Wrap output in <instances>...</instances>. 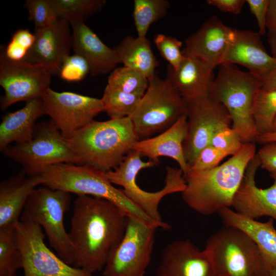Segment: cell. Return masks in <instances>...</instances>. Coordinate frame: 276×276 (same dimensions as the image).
I'll return each instance as SVG.
<instances>
[{
    "mask_svg": "<svg viewBox=\"0 0 276 276\" xmlns=\"http://www.w3.org/2000/svg\"><path fill=\"white\" fill-rule=\"evenodd\" d=\"M127 217L106 199L78 195L68 233L74 248L72 266L92 274L102 271L125 234Z\"/></svg>",
    "mask_w": 276,
    "mask_h": 276,
    "instance_id": "1",
    "label": "cell"
},
{
    "mask_svg": "<svg viewBox=\"0 0 276 276\" xmlns=\"http://www.w3.org/2000/svg\"><path fill=\"white\" fill-rule=\"evenodd\" d=\"M256 142L261 144H266L276 142V131H272L259 135L257 137Z\"/></svg>",
    "mask_w": 276,
    "mask_h": 276,
    "instance_id": "44",
    "label": "cell"
},
{
    "mask_svg": "<svg viewBox=\"0 0 276 276\" xmlns=\"http://www.w3.org/2000/svg\"><path fill=\"white\" fill-rule=\"evenodd\" d=\"M156 226L127 217L125 234L110 254L103 276H145L151 262Z\"/></svg>",
    "mask_w": 276,
    "mask_h": 276,
    "instance_id": "11",
    "label": "cell"
},
{
    "mask_svg": "<svg viewBox=\"0 0 276 276\" xmlns=\"http://www.w3.org/2000/svg\"><path fill=\"white\" fill-rule=\"evenodd\" d=\"M22 258L14 227L0 228V276H17Z\"/></svg>",
    "mask_w": 276,
    "mask_h": 276,
    "instance_id": "30",
    "label": "cell"
},
{
    "mask_svg": "<svg viewBox=\"0 0 276 276\" xmlns=\"http://www.w3.org/2000/svg\"><path fill=\"white\" fill-rule=\"evenodd\" d=\"M252 116L258 136L270 132L276 117V90L261 88L257 94Z\"/></svg>",
    "mask_w": 276,
    "mask_h": 276,
    "instance_id": "32",
    "label": "cell"
},
{
    "mask_svg": "<svg viewBox=\"0 0 276 276\" xmlns=\"http://www.w3.org/2000/svg\"><path fill=\"white\" fill-rule=\"evenodd\" d=\"M272 131H276V117L273 123L272 130L271 132Z\"/></svg>",
    "mask_w": 276,
    "mask_h": 276,
    "instance_id": "48",
    "label": "cell"
},
{
    "mask_svg": "<svg viewBox=\"0 0 276 276\" xmlns=\"http://www.w3.org/2000/svg\"><path fill=\"white\" fill-rule=\"evenodd\" d=\"M34 41V34L28 29H19L13 33L8 44L5 47L2 45V48L9 59L22 61L32 47Z\"/></svg>",
    "mask_w": 276,
    "mask_h": 276,
    "instance_id": "34",
    "label": "cell"
},
{
    "mask_svg": "<svg viewBox=\"0 0 276 276\" xmlns=\"http://www.w3.org/2000/svg\"><path fill=\"white\" fill-rule=\"evenodd\" d=\"M43 115L50 117L66 140L104 110L101 99L49 88L41 98Z\"/></svg>",
    "mask_w": 276,
    "mask_h": 276,
    "instance_id": "14",
    "label": "cell"
},
{
    "mask_svg": "<svg viewBox=\"0 0 276 276\" xmlns=\"http://www.w3.org/2000/svg\"><path fill=\"white\" fill-rule=\"evenodd\" d=\"M219 215L225 226L243 231L254 241L269 267L276 266V229L272 218L266 222H261L229 208L222 209Z\"/></svg>",
    "mask_w": 276,
    "mask_h": 276,
    "instance_id": "25",
    "label": "cell"
},
{
    "mask_svg": "<svg viewBox=\"0 0 276 276\" xmlns=\"http://www.w3.org/2000/svg\"><path fill=\"white\" fill-rule=\"evenodd\" d=\"M246 3L245 0H208L207 3L220 11L234 14H239Z\"/></svg>",
    "mask_w": 276,
    "mask_h": 276,
    "instance_id": "42",
    "label": "cell"
},
{
    "mask_svg": "<svg viewBox=\"0 0 276 276\" xmlns=\"http://www.w3.org/2000/svg\"><path fill=\"white\" fill-rule=\"evenodd\" d=\"M243 143L231 126L219 129L212 136L210 145L222 151L227 156L235 155L241 149Z\"/></svg>",
    "mask_w": 276,
    "mask_h": 276,
    "instance_id": "38",
    "label": "cell"
},
{
    "mask_svg": "<svg viewBox=\"0 0 276 276\" xmlns=\"http://www.w3.org/2000/svg\"><path fill=\"white\" fill-rule=\"evenodd\" d=\"M268 276H276V266H270L269 268Z\"/></svg>",
    "mask_w": 276,
    "mask_h": 276,
    "instance_id": "47",
    "label": "cell"
},
{
    "mask_svg": "<svg viewBox=\"0 0 276 276\" xmlns=\"http://www.w3.org/2000/svg\"><path fill=\"white\" fill-rule=\"evenodd\" d=\"M52 6L58 18L69 22L84 21L89 16L100 11L105 5V0H51Z\"/></svg>",
    "mask_w": 276,
    "mask_h": 276,
    "instance_id": "31",
    "label": "cell"
},
{
    "mask_svg": "<svg viewBox=\"0 0 276 276\" xmlns=\"http://www.w3.org/2000/svg\"><path fill=\"white\" fill-rule=\"evenodd\" d=\"M270 0H246L251 13L255 16L259 27V33L266 32V17Z\"/></svg>",
    "mask_w": 276,
    "mask_h": 276,
    "instance_id": "41",
    "label": "cell"
},
{
    "mask_svg": "<svg viewBox=\"0 0 276 276\" xmlns=\"http://www.w3.org/2000/svg\"><path fill=\"white\" fill-rule=\"evenodd\" d=\"M268 33H276V0H270L266 22Z\"/></svg>",
    "mask_w": 276,
    "mask_h": 276,
    "instance_id": "43",
    "label": "cell"
},
{
    "mask_svg": "<svg viewBox=\"0 0 276 276\" xmlns=\"http://www.w3.org/2000/svg\"><path fill=\"white\" fill-rule=\"evenodd\" d=\"M187 103L183 152L189 167L198 153L210 144L214 133L222 127L232 126V121L226 108L210 95Z\"/></svg>",
    "mask_w": 276,
    "mask_h": 276,
    "instance_id": "15",
    "label": "cell"
},
{
    "mask_svg": "<svg viewBox=\"0 0 276 276\" xmlns=\"http://www.w3.org/2000/svg\"><path fill=\"white\" fill-rule=\"evenodd\" d=\"M1 152L19 164L28 176H40L47 168L58 164L83 165L51 120L37 123L29 141L9 145Z\"/></svg>",
    "mask_w": 276,
    "mask_h": 276,
    "instance_id": "9",
    "label": "cell"
},
{
    "mask_svg": "<svg viewBox=\"0 0 276 276\" xmlns=\"http://www.w3.org/2000/svg\"><path fill=\"white\" fill-rule=\"evenodd\" d=\"M142 97L124 92L107 84L101 99L104 110L110 119H119L129 117Z\"/></svg>",
    "mask_w": 276,
    "mask_h": 276,
    "instance_id": "28",
    "label": "cell"
},
{
    "mask_svg": "<svg viewBox=\"0 0 276 276\" xmlns=\"http://www.w3.org/2000/svg\"><path fill=\"white\" fill-rule=\"evenodd\" d=\"M15 228L24 276H93L67 264L53 252L44 242L45 234L39 225L20 220Z\"/></svg>",
    "mask_w": 276,
    "mask_h": 276,
    "instance_id": "12",
    "label": "cell"
},
{
    "mask_svg": "<svg viewBox=\"0 0 276 276\" xmlns=\"http://www.w3.org/2000/svg\"><path fill=\"white\" fill-rule=\"evenodd\" d=\"M73 30L72 47L75 54L83 57L88 62L93 76L106 75L120 63L114 49L105 45L84 21L70 22Z\"/></svg>",
    "mask_w": 276,
    "mask_h": 276,
    "instance_id": "22",
    "label": "cell"
},
{
    "mask_svg": "<svg viewBox=\"0 0 276 276\" xmlns=\"http://www.w3.org/2000/svg\"><path fill=\"white\" fill-rule=\"evenodd\" d=\"M133 17L140 37H146L150 26L165 17L170 7L166 0H134Z\"/></svg>",
    "mask_w": 276,
    "mask_h": 276,
    "instance_id": "29",
    "label": "cell"
},
{
    "mask_svg": "<svg viewBox=\"0 0 276 276\" xmlns=\"http://www.w3.org/2000/svg\"><path fill=\"white\" fill-rule=\"evenodd\" d=\"M44 186L78 195H88L106 199L122 209L129 217L160 228L125 195L114 187L104 172L87 165L62 163L50 166L41 174Z\"/></svg>",
    "mask_w": 276,
    "mask_h": 276,
    "instance_id": "5",
    "label": "cell"
},
{
    "mask_svg": "<svg viewBox=\"0 0 276 276\" xmlns=\"http://www.w3.org/2000/svg\"><path fill=\"white\" fill-rule=\"evenodd\" d=\"M113 49L123 66L140 72L148 80L156 74L158 62L146 37L127 36Z\"/></svg>",
    "mask_w": 276,
    "mask_h": 276,
    "instance_id": "27",
    "label": "cell"
},
{
    "mask_svg": "<svg viewBox=\"0 0 276 276\" xmlns=\"http://www.w3.org/2000/svg\"><path fill=\"white\" fill-rule=\"evenodd\" d=\"M256 154L255 143H244L240 151L217 167L203 171H189L181 192L183 201L204 215L218 213L230 208L246 169Z\"/></svg>",
    "mask_w": 276,
    "mask_h": 276,
    "instance_id": "2",
    "label": "cell"
},
{
    "mask_svg": "<svg viewBox=\"0 0 276 276\" xmlns=\"http://www.w3.org/2000/svg\"><path fill=\"white\" fill-rule=\"evenodd\" d=\"M139 140L130 117L94 120L67 140L83 165L104 173L116 169Z\"/></svg>",
    "mask_w": 276,
    "mask_h": 276,
    "instance_id": "3",
    "label": "cell"
},
{
    "mask_svg": "<svg viewBox=\"0 0 276 276\" xmlns=\"http://www.w3.org/2000/svg\"><path fill=\"white\" fill-rule=\"evenodd\" d=\"M226 156L224 153L210 144L198 153L188 171H203L213 169L219 166Z\"/></svg>",
    "mask_w": 276,
    "mask_h": 276,
    "instance_id": "39",
    "label": "cell"
},
{
    "mask_svg": "<svg viewBox=\"0 0 276 276\" xmlns=\"http://www.w3.org/2000/svg\"><path fill=\"white\" fill-rule=\"evenodd\" d=\"M70 25L68 21L58 18L47 27L35 29L34 44L24 60L59 76L72 47Z\"/></svg>",
    "mask_w": 276,
    "mask_h": 276,
    "instance_id": "16",
    "label": "cell"
},
{
    "mask_svg": "<svg viewBox=\"0 0 276 276\" xmlns=\"http://www.w3.org/2000/svg\"><path fill=\"white\" fill-rule=\"evenodd\" d=\"M108 84L124 92L143 96L148 87L149 80L140 72L123 66L111 72Z\"/></svg>",
    "mask_w": 276,
    "mask_h": 276,
    "instance_id": "33",
    "label": "cell"
},
{
    "mask_svg": "<svg viewBox=\"0 0 276 276\" xmlns=\"http://www.w3.org/2000/svg\"><path fill=\"white\" fill-rule=\"evenodd\" d=\"M24 7L28 10L29 20L34 23L35 29L47 27L58 18L51 0H27Z\"/></svg>",
    "mask_w": 276,
    "mask_h": 276,
    "instance_id": "35",
    "label": "cell"
},
{
    "mask_svg": "<svg viewBox=\"0 0 276 276\" xmlns=\"http://www.w3.org/2000/svg\"><path fill=\"white\" fill-rule=\"evenodd\" d=\"M70 194L45 186L36 189L26 203L20 220L39 225L57 255L72 265L74 248L64 223V215L71 205Z\"/></svg>",
    "mask_w": 276,
    "mask_h": 276,
    "instance_id": "10",
    "label": "cell"
},
{
    "mask_svg": "<svg viewBox=\"0 0 276 276\" xmlns=\"http://www.w3.org/2000/svg\"><path fill=\"white\" fill-rule=\"evenodd\" d=\"M153 42L161 56L169 63V65L174 70H177L184 59V55L180 50L182 42L163 34H156Z\"/></svg>",
    "mask_w": 276,
    "mask_h": 276,
    "instance_id": "36",
    "label": "cell"
},
{
    "mask_svg": "<svg viewBox=\"0 0 276 276\" xmlns=\"http://www.w3.org/2000/svg\"><path fill=\"white\" fill-rule=\"evenodd\" d=\"M260 163V167L276 174V142L264 144L256 153Z\"/></svg>",
    "mask_w": 276,
    "mask_h": 276,
    "instance_id": "40",
    "label": "cell"
},
{
    "mask_svg": "<svg viewBox=\"0 0 276 276\" xmlns=\"http://www.w3.org/2000/svg\"><path fill=\"white\" fill-rule=\"evenodd\" d=\"M258 32L235 30L223 63L245 66L264 82L276 68V58L265 48Z\"/></svg>",
    "mask_w": 276,
    "mask_h": 276,
    "instance_id": "19",
    "label": "cell"
},
{
    "mask_svg": "<svg viewBox=\"0 0 276 276\" xmlns=\"http://www.w3.org/2000/svg\"><path fill=\"white\" fill-rule=\"evenodd\" d=\"M204 250L216 276H268L269 266L259 247L237 228L225 226L212 234Z\"/></svg>",
    "mask_w": 276,
    "mask_h": 276,
    "instance_id": "6",
    "label": "cell"
},
{
    "mask_svg": "<svg viewBox=\"0 0 276 276\" xmlns=\"http://www.w3.org/2000/svg\"><path fill=\"white\" fill-rule=\"evenodd\" d=\"M43 115L41 98L26 102L24 107L2 118L0 124V150L12 143L19 144L29 141L33 137L36 121Z\"/></svg>",
    "mask_w": 276,
    "mask_h": 276,
    "instance_id": "26",
    "label": "cell"
},
{
    "mask_svg": "<svg viewBox=\"0 0 276 276\" xmlns=\"http://www.w3.org/2000/svg\"><path fill=\"white\" fill-rule=\"evenodd\" d=\"M40 176H28L21 169L0 183V228L14 227L31 193L42 185Z\"/></svg>",
    "mask_w": 276,
    "mask_h": 276,
    "instance_id": "23",
    "label": "cell"
},
{
    "mask_svg": "<svg viewBox=\"0 0 276 276\" xmlns=\"http://www.w3.org/2000/svg\"><path fill=\"white\" fill-rule=\"evenodd\" d=\"M210 90V96L222 104L232 119V127L243 143H256L258 134L252 110L255 97L263 81L249 72L235 65L222 63Z\"/></svg>",
    "mask_w": 276,
    "mask_h": 276,
    "instance_id": "4",
    "label": "cell"
},
{
    "mask_svg": "<svg viewBox=\"0 0 276 276\" xmlns=\"http://www.w3.org/2000/svg\"><path fill=\"white\" fill-rule=\"evenodd\" d=\"M142 157L139 152L132 150L116 169L104 173L105 176L112 184L123 187L122 190L128 198L159 224L161 228L169 229L171 227L162 220L158 206L166 196L174 193H181L185 189L186 182L183 171L180 168L167 167L164 187L156 192H147L137 185L136 176L141 170L157 165L150 160L143 161Z\"/></svg>",
    "mask_w": 276,
    "mask_h": 276,
    "instance_id": "7",
    "label": "cell"
},
{
    "mask_svg": "<svg viewBox=\"0 0 276 276\" xmlns=\"http://www.w3.org/2000/svg\"><path fill=\"white\" fill-rule=\"evenodd\" d=\"M234 32L235 29L226 26L217 16H211L186 39L182 52L199 58L214 70L223 63Z\"/></svg>",
    "mask_w": 276,
    "mask_h": 276,
    "instance_id": "18",
    "label": "cell"
},
{
    "mask_svg": "<svg viewBox=\"0 0 276 276\" xmlns=\"http://www.w3.org/2000/svg\"><path fill=\"white\" fill-rule=\"evenodd\" d=\"M262 88L266 90H276V68L264 82Z\"/></svg>",
    "mask_w": 276,
    "mask_h": 276,
    "instance_id": "45",
    "label": "cell"
},
{
    "mask_svg": "<svg viewBox=\"0 0 276 276\" xmlns=\"http://www.w3.org/2000/svg\"><path fill=\"white\" fill-rule=\"evenodd\" d=\"M52 75L42 66L9 59L1 47L0 85L5 91L1 99V109L16 102L41 98L50 88Z\"/></svg>",
    "mask_w": 276,
    "mask_h": 276,
    "instance_id": "13",
    "label": "cell"
},
{
    "mask_svg": "<svg viewBox=\"0 0 276 276\" xmlns=\"http://www.w3.org/2000/svg\"><path fill=\"white\" fill-rule=\"evenodd\" d=\"M187 113L181 116L171 126L156 136L136 141L132 150L142 157L158 164L159 158L168 157L175 160L183 175L189 169L183 152V143L187 134Z\"/></svg>",
    "mask_w": 276,
    "mask_h": 276,
    "instance_id": "21",
    "label": "cell"
},
{
    "mask_svg": "<svg viewBox=\"0 0 276 276\" xmlns=\"http://www.w3.org/2000/svg\"><path fill=\"white\" fill-rule=\"evenodd\" d=\"M182 53L184 59L177 70L168 66L167 77L187 103L210 95L215 79L214 70L199 58Z\"/></svg>",
    "mask_w": 276,
    "mask_h": 276,
    "instance_id": "24",
    "label": "cell"
},
{
    "mask_svg": "<svg viewBox=\"0 0 276 276\" xmlns=\"http://www.w3.org/2000/svg\"><path fill=\"white\" fill-rule=\"evenodd\" d=\"M156 276H216L206 252L189 240L173 241L163 249Z\"/></svg>",
    "mask_w": 276,
    "mask_h": 276,
    "instance_id": "17",
    "label": "cell"
},
{
    "mask_svg": "<svg viewBox=\"0 0 276 276\" xmlns=\"http://www.w3.org/2000/svg\"><path fill=\"white\" fill-rule=\"evenodd\" d=\"M90 73L87 61L77 54L68 55L64 59L59 76L63 80L75 82L82 80Z\"/></svg>",
    "mask_w": 276,
    "mask_h": 276,
    "instance_id": "37",
    "label": "cell"
},
{
    "mask_svg": "<svg viewBox=\"0 0 276 276\" xmlns=\"http://www.w3.org/2000/svg\"><path fill=\"white\" fill-rule=\"evenodd\" d=\"M268 42L272 56L276 58V33H268Z\"/></svg>",
    "mask_w": 276,
    "mask_h": 276,
    "instance_id": "46",
    "label": "cell"
},
{
    "mask_svg": "<svg viewBox=\"0 0 276 276\" xmlns=\"http://www.w3.org/2000/svg\"><path fill=\"white\" fill-rule=\"evenodd\" d=\"M259 167L260 163L255 155L246 169L232 206L236 212L253 219L269 216L276 220V174L271 175L274 181L270 187L260 189L255 182Z\"/></svg>",
    "mask_w": 276,
    "mask_h": 276,
    "instance_id": "20",
    "label": "cell"
},
{
    "mask_svg": "<svg viewBox=\"0 0 276 276\" xmlns=\"http://www.w3.org/2000/svg\"><path fill=\"white\" fill-rule=\"evenodd\" d=\"M187 101L172 82L156 73L149 80L146 92L129 117L140 140L144 139L169 128L187 113Z\"/></svg>",
    "mask_w": 276,
    "mask_h": 276,
    "instance_id": "8",
    "label": "cell"
}]
</instances>
